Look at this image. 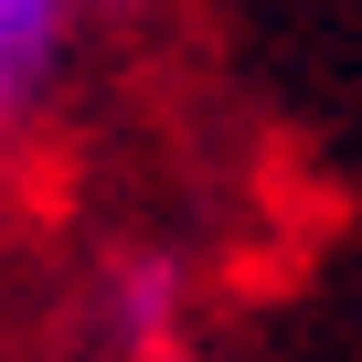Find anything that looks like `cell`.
<instances>
[{"label":"cell","mask_w":362,"mask_h":362,"mask_svg":"<svg viewBox=\"0 0 362 362\" xmlns=\"http://www.w3.org/2000/svg\"><path fill=\"white\" fill-rule=\"evenodd\" d=\"M160 320H170V277H160V267H128V330L149 341Z\"/></svg>","instance_id":"cell-2"},{"label":"cell","mask_w":362,"mask_h":362,"mask_svg":"<svg viewBox=\"0 0 362 362\" xmlns=\"http://www.w3.org/2000/svg\"><path fill=\"white\" fill-rule=\"evenodd\" d=\"M11 86H22V43L0 33V107H11Z\"/></svg>","instance_id":"cell-3"},{"label":"cell","mask_w":362,"mask_h":362,"mask_svg":"<svg viewBox=\"0 0 362 362\" xmlns=\"http://www.w3.org/2000/svg\"><path fill=\"white\" fill-rule=\"evenodd\" d=\"M0 33H11V43H22V64H33V54L64 33V0H0Z\"/></svg>","instance_id":"cell-1"}]
</instances>
